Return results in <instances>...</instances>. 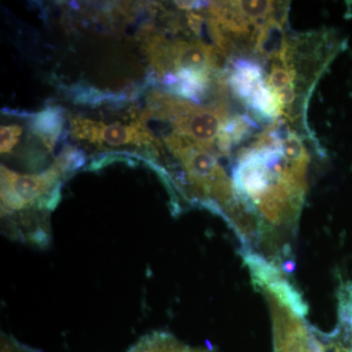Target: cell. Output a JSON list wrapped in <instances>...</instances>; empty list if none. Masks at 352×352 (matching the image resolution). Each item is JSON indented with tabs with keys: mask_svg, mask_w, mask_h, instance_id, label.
I'll use <instances>...</instances> for the list:
<instances>
[{
	"mask_svg": "<svg viewBox=\"0 0 352 352\" xmlns=\"http://www.w3.org/2000/svg\"><path fill=\"white\" fill-rule=\"evenodd\" d=\"M296 75L298 74L293 67H287L280 62H275L271 68V73L266 80L265 85L271 91H277L295 85Z\"/></svg>",
	"mask_w": 352,
	"mask_h": 352,
	"instance_id": "11",
	"label": "cell"
},
{
	"mask_svg": "<svg viewBox=\"0 0 352 352\" xmlns=\"http://www.w3.org/2000/svg\"><path fill=\"white\" fill-rule=\"evenodd\" d=\"M22 129L18 126H1V153L11 152L19 142Z\"/></svg>",
	"mask_w": 352,
	"mask_h": 352,
	"instance_id": "13",
	"label": "cell"
},
{
	"mask_svg": "<svg viewBox=\"0 0 352 352\" xmlns=\"http://www.w3.org/2000/svg\"><path fill=\"white\" fill-rule=\"evenodd\" d=\"M129 352H210L192 349L182 344L168 333H154L138 342Z\"/></svg>",
	"mask_w": 352,
	"mask_h": 352,
	"instance_id": "8",
	"label": "cell"
},
{
	"mask_svg": "<svg viewBox=\"0 0 352 352\" xmlns=\"http://www.w3.org/2000/svg\"><path fill=\"white\" fill-rule=\"evenodd\" d=\"M151 115L170 122L175 133L208 148L215 142L229 120L223 105L200 107L164 94H153L149 99Z\"/></svg>",
	"mask_w": 352,
	"mask_h": 352,
	"instance_id": "1",
	"label": "cell"
},
{
	"mask_svg": "<svg viewBox=\"0 0 352 352\" xmlns=\"http://www.w3.org/2000/svg\"><path fill=\"white\" fill-rule=\"evenodd\" d=\"M243 256L256 288L263 289L264 293L274 296L298 316L302 317L307 314L308 307L303 302L302 295L282 276L274 263H270L250 250H245Z\"/></svg>",
	"mask_w": 352,
	"mask_h": 352,
	"instance_id": "5",
	"label": "cell"
},
{
	"mask_svg": "<svg viewBox=\"0 0 352 352\" xmlns=\"http://www.w3.org/2000/svg\"><path fill=\"white\" fill-rule=\"evenodd\" d=\"M231 87L241 99L249 101L258 87L263 85V72L259 65L250 60H238L234 64L230 78Z\"/></svg>",
	"mask_w": 352,
	"mask_h": 352,
	"instance_id": "7",
	"label": "cell"
},
{
	"mask_svg": "<svg viewBox=\"0 0 352 352\" xmlns=\"http://www.w3.org/2000/svg\"><path fill=\"white\" fill-rule=\"evenodd\" d=\"M74 135L76 138L89 141L94 144L122 145H155L157 144L154 135L141 124H106L101 122L76 118L72 122Z\"/></svg>",
	"mask_w": 352,
	"mask_h": 352,
	"instance_id": "4",
	"label": "cell"
},
{
	"mask_svg": "<svg viewBox=\"0 0 352 352\" xmlns=\"http://www.w3.org/2000/svg\"><path fill=\"white\" fill-rule=\"evenodd\" d=\"M275 2L273 1H232L233 6L239 11L241 15L256 25L263 21L265 22L272 17L275 12Z\"/></svg>",
	"mask_w": 352,
	"mask_h": 352,
	"instance_id": "10",
	"label": "cell"
},
{
	"mask_svg": "<svg viewBox=\"0 0 352 352\" xmlns=\"http://www.w3.org/2000/svg\"><path fill=\"white\" fill-rule=\"evenodd\" d=\"M254 50L259 54L275 62L286 64L291 52L283 23L271 17L261 25L256 34Z\"/></svg>",
	"mask_w": 352,
	"mask_h": 352,
	"instance_id": "6",
	"label": "cell"
},
{
	"mask_svg": "<svg viewBox=\"0 0 352 352\" xmlns=\"http://www.w3.org/2000/svg\"><path fill=\"white\" fill-rule=\"evenodd\" d=\"M62 159L41 175H20L1 166V203L6 212L24 210L34 205L57 182L67 168Z\"/></svg>",
	"mask_w": 352,
	"mask_h": 352,
	"instance_id": "3",
	"label": "cell"
},
{
	"mask_svg": "<svg viewBox=\"0 0 352 352\" xmlns=\"http://www.w3.org/2000/svg\"><path fill=\"white\" fill-rule=\"evenodd\" d=\"M280 153L289 164L296 163L308 155L302 140L295 132H292L288 138L282 141L280 144Z\"/></svg>",
	"mask_w": 352,
	"mask_h": 352,
	"instance_id": "12",
	"label": "cell"
},
{
	"mask_svg": "<svg viewBox=\"0 0 352 352\" xmlns=\"http://www.w3.org/2000/svg\"><path fill=\"white\" fill-rule=\"evenodd\" d=\"M265 296L272 316L274 352H326L325 344L318 339V331L274 296L265 293Z\"/></svg>",
	"mask_w": 352,
	"mask_h": 352,
	"instance_id": "2",
	"label": "cell"
},
{
	"mask_svg": "<svg viewBox=\"0 0 352 352\" xmlns=\"http://www.w3.org/2000/svg\"><path fill=\"white\" fill-rule=\"evenodd\" d=\"M248 104L251 106L254 113L263 116L266 119H276L282 115L281 109L274 94L264 83L254 92Z\"/></svg>",
	"mask_w": 352,
	"mask_h": 352,
	"instance_id": "9",
	"label": "cell"
},
{
	"mask_svg": "<svg viewBox=\"0 0 352 352\" xmlns=\"http://www.w3.org/2000/svg\"><path fill=\"white\" fill-rule=\"evenodd\" d=\"M351 328H352V325H351Z\"/></svg>",
	"mask_w": 352,
	"mask_h": 352,
	"instance_id": "14",
	"label": "cell"
}]
</instances>
